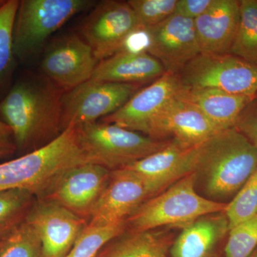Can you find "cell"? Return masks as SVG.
Masks as SVG:
<instances>
[{"label": "cell", "mask_w": 257, "mask_h": 257, "mask_svg": "<svg viewBox=\"0 0 257 257\" xmlns=\"http://www.w3.org/2000/svg\"><path fill=\"white\" fill-rule=\"evenodd\" d=\"M249 257H257V248L255 249V251H253L252 254H251Z\"/></svg>", "instance_id": "35"}, {"label": "cell", "mask_w": 257, "mask_h": 257, "mask_svg": "<svg viewBox=\"0 0 257 257\" xmlns=\"http://www.w3.org/2000/svg\"><path fill=\"white\" fill-rule=\"evenodd\" d=\"M178 0H130L139 28L148 29L156 26L175 14Z\"/></svg>", "instance_id": "30"}, {"label": "cell", "mask_w": 257, "mask_h": 257, "mask_svg": "<svg viewBox=\"0 0 257 257\" xmlns=\"http://www.w3.org/2000/svg\"><path fill=\"white\" fill-rule=\"evenodd\" d=\"M95 257H96V256H95Z\"/></svg>", "instance_id": "38"}, {"label": "cell", "mask_w": 257, "mask_h": 257, "mask_svg": "<svg viewBox=\"0 0 257 257\" xmlns=\"http://www.w3.org/2000/svg\"><path fill=\"white\" fill-rule=\"evenodd\" d=\"M77 127L88 162L109 171L133 165L165 148L170 141L157 140L109 123L94 122Z\"/></svg>", "instance_id": "5"}, {"label": "cell", "mask_w": 257, "mask_h": 257, "mask_svg": "<svg viewBox=\"0 0 257 257\" xmlns=\"http://www.w3.org/2000/svg\"><path fill=\"white\" fill-rule=\"evenodd\" d=\"M229 228L234 227L257 214V169L225 209Z\"/></svg>", "instance_id": "28"}, {"label": "cell", "mask_w": 257, "mask_h": 257, "mask_svg": "<svg viewBox=\"0 0 257 257\" xmlns=\"http://www.w3.org/2000/svg\"><path fill=\"white\" fill-rule=\"evenodd\" d=\"M36 197L24 189L0 191V239L26 219Z\"/></svg>", "instance_id": "25"}, {"label": "cell", "mask_w": 257, "mask_h": 257, "mask_svg": "<svg viewBox=\"0 0 257 257\" xmlns=\"http://www.w3.org/2000/svg\"><path fill=\"white\" fill-rule=\"evenodd\" d=\"M256 169V147L232 127L201 145L194 173L209 199L216 201L234 198Z\"/></svg>", "instance_id": "3"}, {"label": "cell", "mask_w": 257, "mask_h": 257, "mask_svg": "<svg viewBox=\"0 0 257 257\" xmlns=\"http://www.w3.org/2000/svg\"><path fill=\"white\" fill-rule=\"evenodd\" d=\"M184 87H209L230 94L256 96L257 65L231 55L200 53L179 74Z\"/></svg>", "instance_id": "8"}, {"label": "cell", "mask_w": 257, "mask_h": 257, "mask_svg": "<svg viewBox=\"0 0 257 257\" xmlns=\"http://www.w3.org/2000/svg\"><path fill=\"white\" fill-rule=\"evenodd\" d=\"M229 54L257 65V0L240 1L239 26Z\"/></svg>", "instance_id": "23"}, {"label": "cell", "mask_w": 257, "mask_h": 257, "mask_svg": "<svg viewBox=\"0 0 257 257\" xmlns=\"http://www.w3.org/2000/svg\"><path fill=\"white\" fill-rule=\"evenodd\" d=\"M14 152H15L11 151V150H7V149L1 148V147H0V158L8 156V155H12V154L14 153Z\"/></svg>", "instance_id": "34"}, {"label": "cell", "mask_w": 257, "mask_h": 257, "mask_svg": "<svg viewBox=\"0 0 257 257\" xmlns=\"http://www.w3.org/2000/svg\"><path fill=\"white\" fill-rule=\"evenodd\" d=\"M94 5L89 0L20 1L13 35L15 57L23 61L35 55L52 34Z\"/></svg>", "instance_id": "6"}, {"label": "cell", "mask_w": 257, "mask_h": 257, "mask_svg": "<svg viewBox=\"0 0 257 257\" xmlns=\"http://www.w3.org/2000/svg\"><path fill=\"white\" fill-rule=\"evenodd\" d=\"M200 146L187 147L170 140L165 148L125 168L143 179L152 198L195 172Z\"/></svg>", "instance_id": "15"}, {"label": "cell", "mask_w": 257, "mask_h": 257, "mask_svg": "<svg viewBox=\"0 0 257 257\" xmlns=\"http://www.w3.org/2000/svg\"><path fill=\"white\" fill-rule=\"evenodd\" d=\"M126 227V221L99 227L87 226L64 257H95L104 245L124 234Z\"/></svg>", "instance_id": "26"}, {"label": "cell", "mask_w": 257, "mask_h": 257, "mask_svg": "<svg viewBox=\"0 0 257 257\" xmlns=\"http://www.w3.org/2000/svg\"><path fill=\"white\" fill-rule=\"evenodd\" d=\"M182 87L179 74L165 72L148 87L135 93L124 105L101 121L149 136L154 120Z\"/></svg>", "instance_id": "14"}, {"label": "cell", "mask_w": 257, "mask_h": 257, "mask_svg": "<svg viewBox=\"0 0 257 257\" xmlns=\"http://www.w3.org/2000/svg\"><path fill=\"white\" fill-rule=\"evenodd\" d=\"M234 128L257 148V101L253 99L238 118Z\"/></svg>", "instance_id": "31"}, {"label": "cell", "mask_w": 257, "mask_h": 257, "mask_svg": "<svg viewBox=\"0 0 257 257\" xmlns=\"http://www.w3.org/2000/svg\"><path fill=\"white\" fill-rule=\"evenodd\" d=\"M85 163L78 130L69 126L45 146L0 164V191L24 189L45 199L68 171Z\"/></svg>", "instance_id": "2"}, {"label": "cell", "mask_w": 257, "mask_h": 257, "mask_svg": "<svg viewBox=\"0 0 257 257\" xmlns=\"http://www.w3.org/2000/svg\"><path fill=\"white\" fill-rule=\"evenodd\" d=\"M20 1L8 0L0 5V93L9 82L14 70L13 35Z\"/></svg>", "instance_id": "24"}, {"label": "cell", "mask_w": 257, "mask_h": 257, "mask_svg": "<svg viewBox=\"0 0 257 257\" xmlns=\"http://www.w3.org/2000/svg\"><path fill=\"white\" fill-rule=\"evenodd\" d=\"M162 64L148 52L120 51L96 65L92 79L103 82L139 84L160 78Z\"/></svg>", "instance_id": "20"}, {"label": "cell", "mask_w": 257, "mask_h": 257, "mask_svg": "<svg viewBox=\"0 0 257 257\" xmlns=\"http://www.w3.org/2000/svg\"><path fill=\"white\" fill-rule=\"evenodd\" d=\"M110 173L111 171L96 164L77 166L60 179L45 199L60 203L88 221Z\"/></svg>", "instance_id": "17"}, {"label": "cell", "mask_w": 257, "mask_h": 257, "mask_svg": "<svg viewBox=\"0 0 257 257\" xmlns=\"http://www.w3.org/2000/svg\"><path fill=\"white\" fill-rule=\"evenodd\" d=\"M0 257H45L37 231L25 220L3 239Z\"/></svg>", "instance_id": "27"}, {"label": "cell", "mask_w": 257, "mask_h": 257, "mask_svg": "<svg viewBox=\"0 0 257 257\" xmlns=\"http://www.w3.org/2000/svg\"><path fill=\"white\" fill-rule=\"evenodd\" d=\"M147 52L163 66L165 72L179 74L188 62L201 53L194 20L172 15L152 28Z\"/></svg>", "instance_id": "13"}, {"label": "cell", "mask_w": 257, "mask_h": 257, "mask_svg": "<svg viewBox=\"0 0 257 257\" xmlns=\"http://www.w3.org/2000/svg\"><path fill=\"white\" fill-rule=\"evenodd\" d=\"M25 220L37 231L45 257L65 256L88 223L60 203L47 199H37Z\"/></svg>", "instance_id": "9"}, {"label": "cell", "mask_w": 257, "mask_h": 257, "mask_svg": "<svg viewBox=\"0 0 257 257\" xmlns=\"http://www.w3.org/2000/svg\"><path fill=\"white\" fill-rule=\"evenodd\" d=\"M229 231L224 211L202 216L184 226L171 246V256L210 257L216 244Z\"/></svg>", "instance_id": "21"}, {"label": "cell", "mask_w": 257, "mask_h": 257, "mask_svg": "<svg viewBox=\"0 0 257 257\" xmlns=\"http://www.w3.org/2000/svg\"><path fill=\"white\" fill-rule=\"evenodd\" d=\"M177 95L195 106L221 130L234 127L243 109L256 97L230 94L215 88L183 85Z\"/></svg>", "instance_id": "19"}, {"label": "cell", "mask_w": 257, "mask_h": 257, "mask_svg": "<svg viewBox=\"0 0 257 257\" xmlns=\"http://www.w3.org/2000/svg\"><path fill=\"white\" fill-rule=\"evenodd\" d=\"M63 92L48 79H20L0 101V115L12 130L16 151L31 152L62 133Z\"/></svg>", "instance_id": "1"}, {"label": "cell", "mask_w": 257, "mask_h": 257, "mask_svg": "<svg viewBox=\"0 0 257 257\" xmlns=\"http://www.w3.org/2000/svg\"><path fill=\"white\" fill-rule=\"evenodd\" d=\"M215 0H178L175 14L196 20L208 11Z\"/></svg>", "instance_id": "32"}, {"label": "cell", "mask_w": 257, "mask_h": 257, "mask_svg": "<svg viewBox=\"0 0 257 257\" xmlns=\"http://www.w3.org/2000/svg\"><path fill=\"white\" fill-rule=\"evenodd\" d=\"M192 173L147 199L126 219L133 231H150L163 226H187L202 216L224 212L227 204L202 197L196 190Z\"/></svg>", "instance_id": "4"}, {"label": "cell", "mask_w": 257, "mask_h": 257, "mask_svg": "<svg viewBox=\"0 0 257 257\" xmlns=\"http://www.w3.org/2000/svg\"><path fill=\"white\" fill-rule=\"evenodd\" d=\"M239 18L240 1L215 0L210 9L194 20L201 53L229 54Z\"/></svg>", "instance_id": "18"}, {"label": "cell", "mask_w": 257, "mask_h": 257, "mask_svg": "<svg viewBox=\"0 0 257 257\" xmlns=\"http://www.w3.org/2000/svg\"><path fill=\"white\" fill-rule=\"evenodd\" d=\"M171 238L162 231H133L111 246L106 257H167Z\"/></svg>", "instance_id": "22"}, {"label": "cell", "mask_w": 257, "mask_h": 257, "mask_svg": "<svg viewBox=\"0 0 257 257\" xmlns=\"http://www.w3.org/2000/svg\"><path fill=\"white\" fill-rule=\"evenodd\" d=\"M151 198L146 184L127 168L111 171L105 188L96 201L88 219L92 227L123 222Z\"/></svg>", "instance_id": "11"}, {"label": "cell", "mask_w": 257, "mask_h": 257, "mask_svg": "<svg viewBox=\"0 0 257 257\" xmlns=\"http://www.w3.org/2000/svg\"><path fill=\"white\" fill-rule=\"evenodd\" d=\"M3 239H4V237L2 238V239H0V248H1L2 245H3Z\"/></svg>", "instance_id": "36"}, {"label": "cell", "mask_w": 257, "mask_h": 257, "mask_svg": "<svg viewBox=\"0 0 257 257\" xmlns=\"http://www.w3.org/2000/svg\"><path fill=\"white\" fill-rule=\"evenodd\" d=\"M257 248V214L229 229L224 257H249Z\"/></svg>", "instance_id": "29"}, {"label": "cell", "mask_w": 257, "mask_h": 257, "mask_svg": "<svg viewBox=\"0 0 257 257\" xmlns=\"http://www.w3.org/2000/svg\"><path fill=\"white\" fill-rule=\"evenodd\" d=\"M138 28L127 2L105 1L98 5L86 19L82 35L101 62L119 52L128 35Z\"/></svg>", "instance_id": "10"}, {"label": "cell", "mask_w": 257, "mask_h": 257, "mask_svg": "<svg viewBox=\"0 0 257 257\" xmlns=\"http://www.w3.org/2000/svg\"><path fill=\"white\" fill-rule=\"evenodd\" d=\"M3 2H4V1H0V5L3 4Z\"/></svg>", "instance_id": "37"}, {"label": "cell", "mask_w": 257, "mask_h": 257, "mask_svg": "<svg viewBox=\"0 0 257 257\" xmlns=\"http://www.w3.org/2000/svg\"><path fill=\"white\" fill-rule=\"evenodd\" d=\"M177 94L154 120L149 137L157 140L171 137L185 146L197 147L221 131L198 108Z\"/></svg>", "instance_id": "16"}, {"label": "cell", "mask_w": 257, "mask_h": 257, "mask_svg": "<svg viewBox=\"0 0 257 257\" xmlns=\"http://www.w3.org/2000/svg\"><path fill=\"white\" fill-rule=\"evenodd\" d=\"M138 84L92 79L63 92L61 99L62 132L69 126L96 122L124 105L138 92Z\"/></svg>", "instance_id": "7"}, {"label": "cell", "mask_w": 257, "mask_h": 257, "mask_svg": "<svg viewBox=\"0 0 257 257\" xmlns=\"http://www.w3.org/2000/svg\"><path fill=\"white\" fill-rule=\"evenodd\" d=\"M0 147L16 152L13 132L10 126L1 119H0Z\"/></svg>", "instance_id": "33"}, {"label": "cell", "mask_w": 257, "mask_h": 257, "mask_svg": "<svg viewBox=\"0 0 257 257\" xmlns=\"http://www.w3.org/2000/svg\"><path fill=\"white\" fill-rule=\"evenodd\" d=\"M97 62L87 42L72 35L61 37L49 47L41 68L49 80L67 91L92 78Z\"/></svg>", "instance_id": "12"}]
</instances>
